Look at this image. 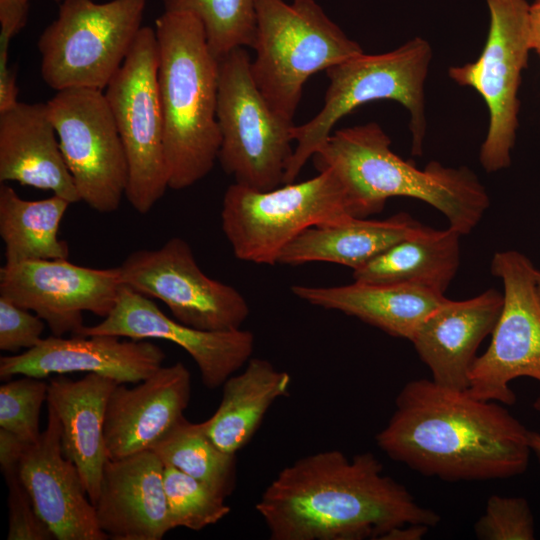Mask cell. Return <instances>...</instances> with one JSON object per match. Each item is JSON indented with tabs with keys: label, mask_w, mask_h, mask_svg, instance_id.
I'll use <instances>...</instances> for the list:
<instances>
[{
	"label": "cell",
	"mask_w": 540,
	"mask_h": 540,
	"mask_svg": "<svg viewBox=\"0 0 540 540\" xmlns=\"http://www.w3.org/2000/svg\"><path fill=\"white\" fill-rule=\"evenodd\" d=\"M164 489L171 530L182 527L199 531L231 511L223 496L168 464H164Z\"/></svg>",
	"instance_id": "4dcf8cb0"
},
{
	"label": "cell",
	"mask_w": 540,
	"mask_h": 540,
	"mask_svg": "<svg viewBox=\"0 0 540 540\" xmlns=\"http://www.w3.org/2000/svg\"><path fill=\"white\" fill-rule=\"evenodd\" d=\"M529 430L506 408L417 379L406 383L376 437L389 458L444 481L505 479L524 473Z\"/></svg>",
	"instance_id": "7a4b0ae2"
},
{
	"label": "cell",
	"mask_w": 540,
	"mask_h": 540,
	"mask_svg": "<svg viewBox=\"0 0 540 540\" xmlns=\"http://www.w3.org/2000/svg\"><path fill=\"white\" fill-rule=\"evenodd\" d=\"M490 25L481 55L451 67L449 77L473 88L489 111V124L479 161L488 173L507 168L518 128V92L531 52L527 0H485Z\"/></svg>",
	"instance_id": "8fae6325"
},
{
	"label": "cell",
	"mask_w": 540,
	"mask_h": 540,
	"mask_svg": "<svg viewBox=\"0 0 540 540\" xmlns=\"http://www.w3.org/2000/svg\"><path fill=\"white\" fill-rule=\"evenodd\" d=\"M480 540H533L534 518L523 497L492 495L474 526Z\"/></svg>",
	"instance_id": "d6a6232c"
},
{
	"label": "cell",
	"mask_w": 540,
	"mask_h": 540,
	"mask_svg": "<svg viewBox=\"0 0 540 540\" xmlns=\"http://www.w3.org/2000/svg\"><path fill=\"white\" fill-rule=\"evenodd\" d=\"M18 475L54 539H108L77 467L63 452L61 425L50 407L47 426L36 442L26 446Z\"/></svg>",
	"instance_id": "e0dca14e"
},
{
	"label": "cell",
	"mask_w": 540,
	"mask_h": 540,
	"mask_svg": "<svg viewBox=\"0 0 540 540\" xmlns=\"http://www.w3.org/2000/svg\"><path fill=\"white\" fill-rule=\"evenodd\" d=\"M432 54L429 42L415 37L395 50L375 55L363 52L329 67L322 109L305 124L294 125L296 147L283 184L295 181L340 119L372 101L393 100L408 110L412 154L421 156L427 127L424 87Z\"/></svg>",
	"instance_id": "5b68a950"
},
{
	"label": "cell",
	"mask_w": 540,
	"mask_h": 540,
	"mask_svg": "<svg viewBox=\"0 0 540 540\" xmlns=\"http://www.w3.org/2000/svg\"><path fill=\"white\" fill-rule=\"evenodd\" d=\"M533 408L540 412V395L535 399ZM528 440L531 453H534L540 462V433L529 430Z\"/></svg>",
	"instance_id": "ab89813d"
},
{
	"label": "cell",
	"mask_w": 540,
	"mask_h": 540,
	"mask_svg": "<svg viewBox=\"0 0 540 540\" xmlns=\"http://www.w3.org/2000/svg\"><path fill=\"white\" fill-rule=\"evenodd\" d=\"M164 464L201 481L226 498L236 483V454L220 449L203 422L183 418L153 449Z\"/></svg>",
	"instance_id": "f1b7e54d"
},
{
	"label": "cell",
	"mask_w": 540,
	"mask_h": 540,
	"mask_svg": "<svg viewBox=\"0 0 540 540\" xmlns=\"http://www.w3.org/2000/svg\"><path fill=\"white\" fill-rule=\"evenodd\" d=\"M46 103L81 201L100 213L116 211L125 196L129 171L104 92L69 88L57 91Z\"/></svg>",
	"instance_id": "4fadbf2b"
},
{
	"label": "cell",
	"mask_w": 540,
	"mask_h": 540,
	"mask_svg": "<svg viewBox=\"0 0 540 540\" xmlns=\"http://www.w3.org/2000/svg\"><path fill=\"white\" fill-rule=\"evenodd\" d=\"M48 383L42 378L22 376L0 387V428L26 443L36 442L41 432L39 416L47 401Z\"/></svg>",
	"instance_id": "1f68e13d"
},
{
	"label": "cell",
	"mask_w": 540,
	"mask_h": 540,
	"mask_svg": "<svg viewBox=\"0 0 540 540\" xmlns=\"http://www.w3.org/2000/svg\"><path fill=\"white\" fill-rule=\"evenodd\" d=\"M8 486L9 525L8 540L54 539L48 526L36 512L32 500L23 486L18 467L2 471Z\"/></svg>",
	"instance_id": "836d02e7"
},
{
	"label": "cell",
	"mask_w": 540,
	"mask_h": 540,
	"mask_svg": "<svg viewBox=\"0 0 540 540\" xmlns=\"http://www.w3.org/2000/svg\"><path fill=\"white\" fill-rule=\"evenodd\" d=\"M191 398V374L182 362L162 366L129 388L117 384L106 406L108 459L152 450L183 418Z\"/></svg>",
	"instance_id": "d6986e66"
},
{
	"label": "cell",
	"mask_w": 540,
	"mask_h": 540,
	"mask_svg": "<svg viewBox=\"0 0 540 540\" xmlns=\"http://www.w3.org/2000/svg\"><path fill=\"white\" fill-rule=\"evenodd\" d=\"M117 384L94 373L79 380L54 375L48 383L46 402L59 419L63 452L77 467L93 505L108 460L104 439L106 406Z\"/></svg>",
	"instance_id": "603a6c76"
},
{
	"label": "cell",
	"mask_w": 540,
	"mask_h": 540,
	"mask_svg": "<svg viewBox=\"0 0 540 540\" xmlns=\"http://www.w3.org/2000/svg\"><path fill=\"white\" fill-rule=\"evenodd\" d=\"M252 77L270 107L293 121L306 81L362 54L315 0H256Z\"/></svg>",
	"instance_id": "8992f818"
},
{
	"label": "cell",
	"mask_w": 540,
	"mask_h": 540,
	"mask_svg": "<svg viewBox=\"0 0 540 540\" xmlns=\"http://www.w3.org/2000/svg\"><path fill=\"white\" fill-rule=\"evenodd\" d=\"M390 146L382 127L370 122L332 133L312 158L318 171L330 168L339 176L353 217L377 214L389 198L402 196L426 202L447 218L449 227L470 233L490 205L475 173L436 161L419 169Z\"/></svg>",
	"instance_id": "3957f363"
},
{
	"label": "cell",
	"mask_w": 540,
	"mask_h": 540,
	"mask_svg": "<svg viewBox=\"0 0 540 540\" xmlns=\"http://www.w3.org/2000/svg\"><path fill=\"white\" fill-rule=\"evenodd\" d=\"M31 0H0V39L11 41L26 25ZM61 3L62 0H52Z\"/></svg>",
	"instance_id": "d590c367"
},
{
	"label": "cell",
	"mask_w": 540,
	"mask_h": 540,
	"mask_svg": "<svg viewBox=\"0 0 540 540\" xmlns=\"http://www.w3.org/2000/svg\"><path fill=\"white\" fill-rule=\"evenodd\" d=\"M76 335H114L129 339H163L183 348L196 363L202 383L215 389L245 366L255 347L254 334L244 329L207 331L165 315L148 298L123 285L111 313Z\"/></svg>",
	"instance_id": "2e32d148"
},
{
	"label": "cell",
	"mask_w": 540,
	"mask_h": 540,
	"mask_svg": "<svg viewBox=\"0 0 540 540\" xmlns=\"http://www.w3.org/2000/svg\"><path fill=\"white\" fill-rule=\"evenodd\" d=\"M290 383L289 373L251 357L242 372L223 383L217 410L203 421L207 435L223 451L236 454L254 436L272 404L288 394Z\"/></svg>",
	"instance_id": "484cf974"
},
{
	"label": "cell",
	"mask_w": 540,
	"mask_h": 540,
	"mask_svg": "<svg viewBox=\"0 0 540 540\" xmlns=\"http://www.w3.org/2000/svg\"><path fill=\"white\" fill-rule=\"evenodd\" d=\"M460 236L451 227L422 225L410 237L353 270L354 281L409 283L444 294L460 263Z\"/></svg>",
	"instance_id": "4316f807"
},
{
	"label": "cell",
	"mask_w": 540,
	"mask_h": 540,
	"mask_svg": "<svg viewBox=\"0 0 540 540\" xmlns=\"http://www.w3.org/2000/svg\"><path fill=\"white\" fill-rule=\"evenodd\" d=\"M424 524H406L388 532L382 540H420L429 530Z\"/></svg>",
	"instance_id": "74e56055"
},
{
	"label": "cell",
	"mask_w": 540,
	"mask_h": 540,
	"mask_svg": "<svg viewBox=\"0 0 540 540\" xmlns=\"http://www.w3.org/2000/svg\"><path fill=\"white\" fill-rule=\"evenodd\" d=\"M9 45L10 41L0 39V113L19 102L15 70L8 65Z\"/></svg>",
	"instance_id": "8d00e7d4"
},
{
	"label": "cell",
	"mask_w": 540,
	"mask_h": 540,
	"mask_svg": "<svg viewBox=\"0 0 540 540\" xmlns=\"http://www.w3.org/2000/svg\"><path fill=\"white\" fill-rule=\"evenodd\" d=\"M119 268L123 285L160 300L185 325L227 331L241 328L248 318L249 306L241 293L207 276L180 237L157 249L130 253Z\"/></svg>",
	"instance_id": "5bb4252c"
},
{
	"label": "cell",
	"mask_w": 540,
	"mask_h": 540,
	"mask_svg": "<svg viewBox=\"0 0 540 540\" xmlns=\"http://www.w3.org/2000/svg\"><path fill=\"white\" fill-rule=\"evenodd\" d=\"M255 508L271 540H382L406 524L440 522L383 474L371 452L351 459L339 450L301 457L277 474Z\"/></svg>",
	"instance_id": "6da1fadb"
},
{
	"label": "cell",
	"mask_w": 540,
	"mask_h": 540,
	"mask_svg": "<svg viewBox=\"0 0 540 540\" xmlns=\"http://www.w3.org/2000/svg\"><path fill=\"white\" fill-rule=\"evenodd\" d=\"M114 335H51L30 350L0 358V378H46L72 372L94 373L119 384H137L163 366L165 352L146 339Z\"/></svg>",
	"instance_id": "ac0fdd59"
},
{
	"label": "cell",
	"mask_w": 540,
	"mask_h": 540,
	"mask_svg": "<svg viewBox=\"0 0 540 540\" xmlns=\"http://www.w3.org/2000/svg\"><path fill=\"white\" fill-rule=\"evenodd\" d=\"M71 203L57 195L26 200L5 183L0 185V236L5 263L68 259V244L59 228Z\"/></svg>",
	"instance_id": "83f0119b"
},
{
	"label": "cell",
	"mask_w": 540,
	"mask_h": 540,
	"mask_svg": "<svg viewBox=\"0 0 540 540\" xmlns=\"http://www.w3.org/2000/svg\"><path fill=\"white\" fill-rule=\"evenodd\" d=\"M8 181L81 201L47 103L19 101L0 113V182Z\"/></svg>",
	"instance_id": "7402d4cb"
},
{
	"label": "cell",
	"mask_w": 540,
	"mask_h": 540,
	"mask_svg": "<svg viewBox=\"0 0 540 540\" xmlns=\"http://www.w3.org/2000/svg\"><path fill=\"white\" fill-rule=\"evenodd\" d=\"M291 290L311 305L356 317L409 341L421 323L447 299L444 294L409 283L354 281L330 287L294 285Z\"/></svg>",
	"instance_id": "cb8c5ba5"
},
{
	"label": "cell",
	"mask_w": 540,
	"mask_h": 540,
	"mask_svg": "<svg viewBox=\"0 0 540 540\" xmlns=\"http://www.w3.org/2000/svg\"><path fill=\"white\" fill-rule=\"evenodd\" d=\"M45 321L0 296V350L19 354L42 341Z\"/></svg>",
	"instance_id": "e575fe53"
},
{
	"label": "cell",
	"mask_w": 540,
	"mask_h": 540,
	"mask_svg": "<svg viewBox=\"0 0 540 540\" xmlns=\"http://www.w3.org/2000/svg\"><path fill=\"white\" fill-rule=\"evenodd\" d=\"M123 286L120 268L96 269L68 259L5 263L0 268V296L33 311L52 335H76L83 313L105 318Z\"/></svg>",
	"instance_id": "9a60e30c"
},
{
	"label": "cell",
	"mask_w": 540,
	"mask_h": 540,
	"mask_svg": "<svg viewBox=\"0 0 540 540\" xmlns=\"http://www.w3.org/2000/svg\"><path fill=\"white\" fill-rule=\"evenodd\" d=\"M154 30L168 186L182 190L203 179L218 160L219 59L190 13L164 11Z\"/></svg>",
	"instance_id": "277c9868"
},
{
	"label": "cell",
	"mask_w": 540,
	"mask_h": 540,
	"mask_svg": "<svg viewBox=\"0 0 540 540\" xmlns=\"http://www.w3.org/2000/svg\"><path fill=\"white\" fill-rule=\"evenodd\" d=\"M503 306V294L494 289L460 301L446 299L418 327L410 340L432 381L467 390L476 352L492 333Z\"/></svg>",
	"instance_id": "44dd1931"
},
{
	"label": "cell",
	"mask_w": 540,
	"mask_h": 540,
	"mask_svg": "<svg viewBox=\"0 0 540 540\" xmlns=\"http://www.w3.org/2000/svg\"><path fill=\"white\" fill-rule=\"evenodd\" d=\"M529 39L531 51L540 56V0H533L529 6Z\"/></svg>",
	"instance_id": "f35d334b"
},
{
	"label": "cell",
	"mask_w": 540,
	"mask_h": 540,
	"mask_svg": "<svg viewBox=\"0 0 540 540\" xmlns=\"http://www.w3.org/2000/svg\"><path fill=\"white\" fill-rule=\"evenodd\" d=\"M421 227L407 213L385 220L350 217L340 223L305 230L284 248L278 263L329 262L355 270Z\"/></svg>",
	"instance_id": "d4e9b609"
},
{
	"label": "cell",
	"mask_w": 540,
	"mask_h": 540,
	"mask_svg": "<svg viewBox=\"0 0 540 540\" xmlns=\"http://www.w3.org/2000/svg\"><path fill=\"white\" fill-rule=\"evenodd\" d=\"M218 161L235 183L267 191L283 183L293 154V121L277 114L258 89L244 47L219 58Z\"/></svg>",
	"instance_id": "9c48e42d"
},
{
	"label": "cell",
	"mask_w": 540,
	"mask_h": 540,
	"mask_svg": "<svg viewBox=\"0 0 540 540\" xmlns=\"http://www.w3.org/2000/svg\"><path fill=\"white\" fill-rule=\"evenodd\" d=\"M536 291H537V295L540 301V271L538 272V275H537Z\"/></svg>",
	"instance_id": "60d3db41"
},
{
	"label": "cell",
	"mask_w": 540,
	"mask_h": 540,
	"mask_svg": "<svg viewBox=\"0 0 540 540\" xmlns=\"http://www.w3.org/2000/svg\"><path fill=\"white\" fill-rule=\"evenodd\" d=\"M299 183L258 191L231 184L223 197L222 230L239 260L278 263L284 248L305 230L353 217L346 188L330 168Z\"/></svg>",
	"instance_id": "52a82bcc"
},
{
	"label": "cell",
	"mask_w": 540,
	"mask_h": 540,
	"mask_svg": "<svg viewBox=\"0 0 540 540\" xmlns=\"http://www.w3.org/2000/svg\"><path fill=\"white\" fill-rule=\"evenodd\" d=\"M491 272L502 280L503 306L487 350L477 356L469 372L467 392L480 400L512 405L509 384L519 377L540 382V301L538 270L528 257L514 250L496 252Z\"/></svg>",
	"instance_id": "7c38bea8"
},
{
	"label": "cell",
	"mask_w": 540,
	"mask_h": 540,
	"mask_svg": "<svg viewBox=\"0 0 540 540\" xmlns=\"http://www.w3.org/2000/svg\"><path fill=\"white\" fill-rule=\"evenodd\" d=\"M164 11L184 12L202 23L216 58L238 47L253 46L256 0H162Z\"/></svg>",
	"instance_id": "f546056e"
},
{
	"label": "cell",
	"mask_w": 540,
	"mask_h": 540,
	"mask_svg": "<svg viewBox=\"0 0 540 540\" xmlns=\"http://www.w3.org/2000/svg\"><path fill=\"white\" fill-rule=\"evenodd\" d=\"M146 0H62L41 33V77L50 88L103 90L126 59Z\"/></svg>",
	"instance_id": "ba28073f"
},
{
	"label": "cell",
	"mask_w": 540,
	"mask_h": 540,
	"mask_svg": "<svg viewBox=\"0 0 540 540\" xmlns=\"http://www.w3.org/2000/svg\"><path fill=\"white\" fill-rule=\"evenodd\" d=\"M158 63L155 30L142 26L104 92L128 162L125 197L140 214L148 213L169 188Z\"/></svg>",
	"instance_id": "30bf717a"
},
{
	"label": "cell",
	"mask_w": 540,
	"mask_h": 540,
	"mask_svg": "<svg viewBox=\"0 0 540 540\" xmlns=\"http://www.w3.org/2000/svg\"><path fill=\"white\" fill-rule=\"evenodd\" d=\"M94 507L98 525L108 539H162L171 530L164 463L152 450L108 459Z\"/></svg>",
	"instance_id": "ffe728a7"
}]
</instances>
